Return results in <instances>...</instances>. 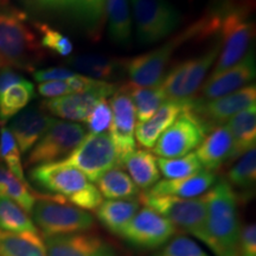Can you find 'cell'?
Wrapping results in <instances>:
<instances>
[{"label":"cell","mask_w":256,"mask_h":256,"mask_svg":"<svg viewBox=\"0 0 256 256\" xmlns=\"http://www.w3.org/2000/svg\"><path fill=\"white\" fill-rule=\"evenodd\" d=\"M228 183L232 188L250 192L256 182V148L252 147L228 172Z\"/></svg>","instance_id":"34"},{"label":"cell","mask_w":256,"mask_h":256,"mask_svg":"<svg viewBox=\"0 0 256 256\" xmlns=\"http://www.w3.org/2000/svg\"><path fill=\"white\" fill-rule=\"evenodd\" d=\"M142 206H148L164 216L174 226L177 232L194 236L206 241V204L203 197L178 198L171 196H152L144 192L139 196Z\"/></svg>","instance_id":"7"},{"label":"cell","mask_w":256,"mask_h":256,"mask_svg":"<svg viewBox=\"0 0 256 256\" xmlns=\"http://www.w3.org/2000/svg\"><path fill=\"white\" fill-rule=\"evenodd\" d=\"M89 134H104L110 130L112 108L107 98H102L95 104L86 119Z\"/></svg>","instance_id":"39"},{"label":"cell","mask_w":256,"mask_h":256,"mask_svg":"<svg viewBox=\"0 0 256 256\" xmlns=\"http://www.w3.org/2000/svg\"><path fill=\"white\" fill-rule=\"evenodd\" d=\"M43 240L46 256H116L110 242L90 232L46 236Z\"/></svg>","instance_id":"16"},{"label":"cell","mask_w":256,"mask_h":256,"mask_svg":"<svg viewBox=\"0 0 256 256\" xmlns=\"http://www.w3.org/2000/svg\"><path fill=\"white\" fill-rule=\"evenodd\" d=\"M46 57L26 14L17 8H0V60L2 66L34 72Z\"/></svg>","instance_id":"3"},{"label":"cell","mask_w":256,"mask_h":256,"mask_svg":"<svg viewBox=\"0 0 256 256\" xmlns=\"http://www.w3.org/2000/svg\"><path fill=\"white\" fill-rule=\"evenodd\" d=\"M128 171V176L144 191L150 190L160 179V172L156 164V158L146 150H134L132 153L124 156L121 162Z\"/></svg>","instance_id":"22"},{"label":"cell","mask_w":256,"mask_h":256,"mask_svg":"<svg viewBox=\"0 0 256 256\" xmlns=\"http://www.w3.org/2000/svg\"><path fill=\"white\" fill-rule=\"evenodd\" d=\"M32 74H34V81L43 83L50 81H66L72 78L76 72L70 69L63 68V66H52V68L34 70Z\"/></svg>","instance_id":"42"},{"label":"cell","mask_w":256,"mask_h":256,"mask_svg":"<svg viewBox=\"0 0 256 256\" xmlns=\"http://www.w3.org/2000/svg\"><path fill=\"white\" fill-rule=\"evenodd\" d=\"M202 168L215 172L224 162L234 159V140L226 124L214 128L194 152Z\"/></svg>","instance_id":"20"},{"label":"cell","mask_w":256,"mask_h":256,"mask_svg":"<svg viewBox=\"0 0 256 256\" xmlns=\"http://www.w3.org/2000/svg\"><path fill=\"white\" fill-rule=\"evenodd\" d=\"M220 14L217 8H212L203 17L188 26L177 36L168 40L164 46L136 56L133 58L122 60L121 66L126 69L130 78V83L138 87H154L162 82L166 66L171 60L174 50L194 38H204L209 34H216L220 30Z\"/></svg>","instance_id":"1"},{"label":"cell","mask_w":256,"mask_h":256,"mask_svg":"<svg viewBox=\"0 0 256 256\" xmlns=\"http://www.w3.org/2000/svg\"><path fill=\"white\" fill-rule=\"evenodd\" d=\"M104 10L112 40L119 46H127L132 36V18L128 0H106Z\"/></svg>","instance_id":"27"},{"label":"cell","mask_w":256,"mask_h":256,"mask_svg":"<svg viewBox=\"0 0 256 256\" xmlns=\"http://www.w3.org/2000/svg\"><path fill=\"white\" fill-rule=\"evenodd\" d=\"M126 88L136 108V119L140 122L148 120L166 101L162 84L154 87H138L130 82L126 84Z\"/></svg>","instance_id":"30"},{"label":"cell","mask_w":256,"mask_h":256,"mask_svg":"<svg viewBox=\"0 0 256 256\" xmlns=\"http://www.w3.org/2000/svg\"><path fill=\"white\" fill-rule=\"evenodd\" d=\"M238 256H256V226L254 223L247 224L241 229Z\"/></svg>","instance_id":"41"},{"label":"cell","mask_w":256,"mask_h":256,"mask_svg":"<svg viewBox=\"0 0 256 256\" xmlns=\"http://www.w3.org/2000/svg\"><path fill=\"white\" fill-rule=\"evenodd\" d=\"M68 64L74 69L87 74L89 78L102 81V80H107L113 76L118 66H121V62L107 56L83 54V55L70 57Z\"/></svg>","instance_id":"33"},{"label":"cell","mask_w":256,"mask_h":256,"mask_svg":"<svg viewBox=\"0 0 256 256\" xmlns=\"http://www.w3.org/2000/svg\"><path fill=\"white\" fill-rule=\"evenodd\" d=\"M102 197L107 200H134L139 196V188L121 166H115L96 182Z\"/></svg>","instance_id":"28"},{"label":"cell","mask_w":256,"mask_h":256,"mask_svg":"<svg viewBox=\"0 0 256 256\" xmlns=\"http://www.w3.org/2000/svg\"><path fill=\"white\" fill-rule=\"evenodd\" d=\"M36 194L28 183L22 182L4 165L0 164V196L14 200L28 214H31L36 202Z\"/></svg>","instance_id":"32"},{"label":"cell","mask_w":256,"mask_h":256,"mask_svg":"<svg viewBox=\"0 0 256 256\" xmlns=\"http://www.w3.org/2000/svg\"><path fill=\"white\" fill-rule=\"evenodd\" d=\"M112 108V124L110 136L121 162L132 153L136 147V108L130 98L126 84L118 88L110 101Z\"/></svg>","instance_id":"14"},{"label":"cell","mask_w":256,"mask_h":256,"mask_svg":"<svg viewBox=\"0 0 256 256\" xmlns=\"http://www.w3.org/2000/svg\"><path fill=\"white\" fill-rule=\"evenodd\" d=\"M34 28L40 36V43L43 49H48L63 57L72 55L74 46L66 34L44 23H34Z\"/></svg>","instance_id":"37"},{"label":"cell","mask_w":256,"mask_h":256,"mask_svg":"<svg viewBox=\"0 0 256 256\" xmlns=\"http://www.w3.org/2000/svg\"><path fill=\"white\" fill-rule=\"evenodd\" d=\"M177 232L168 220L144 206L118 235L136 248L156 249L166 244Z\"/></svg>","instance_id":"13"},{"label":"cell","mask_w":256,"mask_h":256,"mask_svg":"<svg viewBox=\"0 0 256 256\" xmlns=\"http://www.w3.org/2000/svg\"><path fill=\"white\" fill-rule=\"evenodd\" d=\"M2 60H0V68H2Z\"/></svg>","instance_id":"46"},{"label":"cell","mask_w":256,"mask_h":256,"mask_svg":"<svg viewBox=\"0 0 256 256\" xmlns=\"http://www.w3.org/2000/svg\"><path fill=\"white\" fill-rule=\"evenodd\" d=\"M24 78L10 66H2L0 68V95L12 86L24 81Z\"/></svg>","instance_id":"44"},{"label":"cell","mask_w":256,"mask_h":256,"mask_svg":"<svg viewBox=\"0 0 256 256\" xmlns=\"http://www.w3.org/2000/svg\"><path fill=\"white\" fill-rule=\"evenodd\" d=\"M206 204V241L216 256H238L241 224L238 194L226 179L204 194Z\"/></svg>","instance_id":"2"},{"label":"cell","mask_w":256,"mask_h":256,"mask_svg":"<svg viewBox=\"0 0 256 256\" xmlns=\"http://www.w3.org/2000/svg\"><path fill=\"white\" fill-rule=\"evenodd\" d=\"M0 164L4 165L22 182L28 183L22 164V153L14 136L5 126L0 127Z\"/></svg>","instance_id":"35"},{"label":"cell","mask_w":256,"mask_h":256,"mask_svg":"<svg viewBox=\"0 0 256 256\" xmlns=\"http://www.w3.org/2000/svg\"><path fill=\"white\" fill-rule=\"evenodd\" d=\"M38 92L48 98H55L60 96L72 94L70 87L66 81H50L38 84Z\"/></svg>","instance_id":"43"},{"label":"cell","mask_w":256,"mask_h":256,"mask_svg":"<svg viewBox=\"0 0 256 256\" xmlns=\"http://www.w3.org/2000/svg\"><path fill=\"white\" fill-rule=\"evenodd\" d=\"M30 178L38 186L86 211H95L104 197L80 170L62 162L34 166Z\"/></svg>","instance_id":"5"},{"label":"cell","mask_w":256,"mask_h":256,"mask_svg":"<svg viewBox=\"0 0 256 256\" xmlns=\"http://www.w3.org/2000/svg\"><path fill=\"white\" fill-rule=\"evenodd\" d=\"M0 256H46L40 232H10L0 229Z\"/></svg>","instance_id":"25"},{"label":"cell","mask_w":256,"mask_h":256,"mask_svg":"<svg viewBox=\"0 0 256 256\" xmlns=\"http://www.w3.org/2000/svg\"><path fill=\"white\" fill-rule=\"evenodd\" d=\"M190 63L191 60H186L176 64L174 68L170 70L168 75L164 76L160 84L165 92L166 100L174 102L180 101L182 89H183L185 78H186L188 68H190Z\"/></svg>","instance_id":"38"},{"label":"cell","mask_w":256,"mask_h":256,"mask_svg":"<svg viewBox=\"0 0 256 256\" xmlns=\"http://www.w3.org/2000/svg\"><path fill=\"white\" fill-rule=\"evenodd\" d=\"M217 182L215 172L202 170L197 174L179 179H165L153 185L146 194L152 196L197 198L206 194Z\"/></svg>","instance_id":"19"},{"label":"cell","mask_w":256,"mask_h":256,"mask_svg":"<svg viewBox=\"0 0 256 256\" xmlns=\"http://www.w3.org/2000/svg\"><path fill=\"white\" fill-rule=\"evenodd\" d=\"M220 12V30L222 36L220 55L210 76L232 68L250 52L255 37V23L250 19L252 4L242 0H223L217 4Z\"/></svg>","instance_id":"4"},{"label":"cell","mask_w":256,"mask_h":256,"mask_svg":"<svg viewBox=\"0 0 256 256\" xmlns=\"http://www.w3.org/2000/svg\"><path fill=\"white\" fill-rule=\"evenodd\" d=\"M40 2V5H46V6H58L60 0H36Z\"/></svg>","instance_id":"45"},{"label":"cell","mask_w":256,"mask_h":256,"mask_svg":"<svg viewBox=\"0 0 256 256\" xmlns=\"http://www.w3.org/2000/svg\"><path fill=\"white\" fill-rule=\"evenodd\" d=\"M256 75L255 55L249 52L247 56L232 68L224 70L216 76H210L200 86L197 95L192 101L206 102L229 95L254 81Z\"/></svg>","instance_id":"15"},{"label":"cell","mask_w":256,"mask_h":256,"mask_svg":"<svg viewBox=\"0 0 256 256\" xmlns=\"http://www.w3.org/2000/svg\"><path fill=\"white\" fill-rule=\"evenodd\" d=\"M206 136V130L186 104L174 122L160 134L153 153L160 158H179L197 148Z\"/></svg>","instance_id":"12"},{"label":"cell","mask_w":256,"mask_h":256,"mask_svg":"<svg viewBox=\"0 0 256 256\" xmlns=\"http://www.w3.org/2000/svg\"><path fill=\"white\" fill-rule=\"evenodd\" d=\"M54 118L46 114L42 108H28L16 116L10 122V132L14 136L20 153H28L36 145L40 138L48 130Z\"/></svg>","instance_id":"18"},{"label":"cell","mask_w":256,"mask_h":256,"mask_svg":"<svg viewBox=\"0 0 256 256\" xmlns=\"http://www.w3.org/2000/svg\"><path fill=\"white\" fill-rule=\"evenodd\" d=\"M139 200H107L96 208L95 215L106 229L113 234L120 230L133 218L140 209Z\"/></svg>","instance_id":"23"},{"label":"cell","mask_w":256,"mask_h":256,"mask_svg":"<svg viewBox=\"0 0 256 256\" xmlns=\"http://www.w3.org/2000/svg\"><path fill=\"white\" fill-rule=\"evenodd\" d=\"M252 106H256L255 83L215 100L206 102L191 101L188 104V108L197 118L206 132L209 133L214 128L223 126L232 116Z\"/></svg>","instance_id":"11"},{"label":"cell","mask_w":256,"mask_h":256,"mask_svg":"<svg viewBox=\"0 0 256 256\" xmlns=\"http://www.w3.org/2000/svg\"><path fill=\"white\" fill-rule=\"evenodd\" d=\"M185 106L186 104L166 100L148 120L136 124L134 136L138 142L146 148H153L160 134L174 122Z\"/></svg>","instance_id":"21"},{"label":"cell","mask_w":256,"mask_h":256,"mask_svg":"<svg viewBox=\"0 0 256 256\" xmlns=\"http://www.w3.org/2000/svg\"><path fill=\"white\" fill-rule=\"evenodd\" d=\"M86 136L87 132L82 124L52 119L48 130L28 152L25 165L34 168L60 162L80 145Z\"/></svg>","instance_id":"8"},{"label":"cell","mask_w":256,"mask_h":256,"mask_svg":"<svg viewBox=\"0 0 256 256\" xmlns=\"http://www.w3.org/2000/svg\"><path fill=\"white\" fill-rule=\"evenodd\" d=\"M31 214L43 238L90 232L95 226L94 217L88 211L55 194H37Z\"/></svg>","instance_id":"6"},{"label":"cell","mask_w":256,"mask_h":256,"mask_svg":"<svg viewBox=\"0 0 256 256\" xmlns=\"http://www.w3.org/2000/svg\"><path fill=\"white\" fill-rule=\"evenodd\" d=\"M220 43H215L209 50H206L203 55L192 58L188 68L186 78H185L183 89L180 94V104H188L192 101V98L197 95L200 86L203 84L204 78L210 72L211 66L217 60V57L220 55Z\"/></svg>","instance_id":"26"},{"label":"cell","mask_w":256,"mask_h":256,"mask_svg":"<svg viewBox=\"0 0 256 256\" xmlns=\"http://www.w3.org/2000/svg\"><path fill=\"white\" fill-rule=\"evenodd\" d=\"M136 38L148 46L164 40L180 24L182 16L168 0H132Z\"/></svg>","instance_id":"9"},{"label":"cell","mask_w":256,"mask_h":256,"mask_svg":"<svg viewBox=\"0 0 256 256\" xmlns=\"http://www.w3.org/2000/svg\"><path fill=\"white\" fill-rule=\"evenodd\" d=\"M116 86L106 82L104 86L94 90L78 92L60 96L55 98H48L42 102V110L49 113L72 121H86L95 104L102 98H107L116 92Z\"/></svg>","instance_id":"17"},{"label":"cell","mask_w":256,"mask_h":256,"mask_svg":"<svg viewBox=\"0 0 256 256\" xmlns=\"http://www.w3.org/2000/svg\"><path fill=\"white\" fill-rule=\"evenodd\" d=\"M156 256H209L204 249L188 236L172 238Z\"/></svg>","instance_id":"40"},{"label":"cell","mask_w":256,"mask_h":256,"mask_svg":"<svg viewBox=\"0 0 256 256\" xmlns=\"http://www.w3.org/2000/svg\"><path fill=\"white\" fill-rule=\"evenodd\" d=\"M159 172L166 179H179L188 177L203 170L194 152L179 158H158L156 159Z\"/></svg>","instance_id":"36"},{"label":"cell","mask_w":256,"mask_h":256,"mask_svg":"<svg viewBox=\"0 0 256 256\" xmlns=\"http://www.w3.org/2000/svg\"><path fill=\"white\" fill-rule=\"evenodd\" d=\"M96 183L106 172L120 165V159L110 134H87L70 154L63 159Z\"/></svg>","instance_id":"10"},{"label":"cell","mask_w":256,"mask_h":256,"mask_svg":"<svg viewBox=\"0 0 256 256\" xmlns=\"http://www.w3.org/2000/svg\"><path fill=\"white\" fill-rule=\"evenodd\" d=\"M34 96V87L31 82L24 81L12 86L0 95V127L20 113Z\"/></svg>","instance_id":"29"},{"label":"cell","mask_w":256,"mask_h":256,"mask_svg":"<svg viewBox=\"0 0 256 256\" xmlns=\"http://www.w3.org/2000/svg\"><path fill=\"white\" fill-rule=\"evenodd\" d=\"M0 229L10 232H40L23 208L10 198L0 196Z\"/></svg>","instance_id":"31"},{"label":"cell","mask_w":256,"mask_h":256,"mask_svg":"<svg viewBox=\"0 0 256 256\" xmlns=\"http://www.w3.org/2000/svg\"><path fill=\"white\" fill-rule=\"evenodd\" d=\"M234 140V159L255 147L256 144V106L236 114L226 124Z\"/></svg>","instance_id":"24"}]
</instances>
